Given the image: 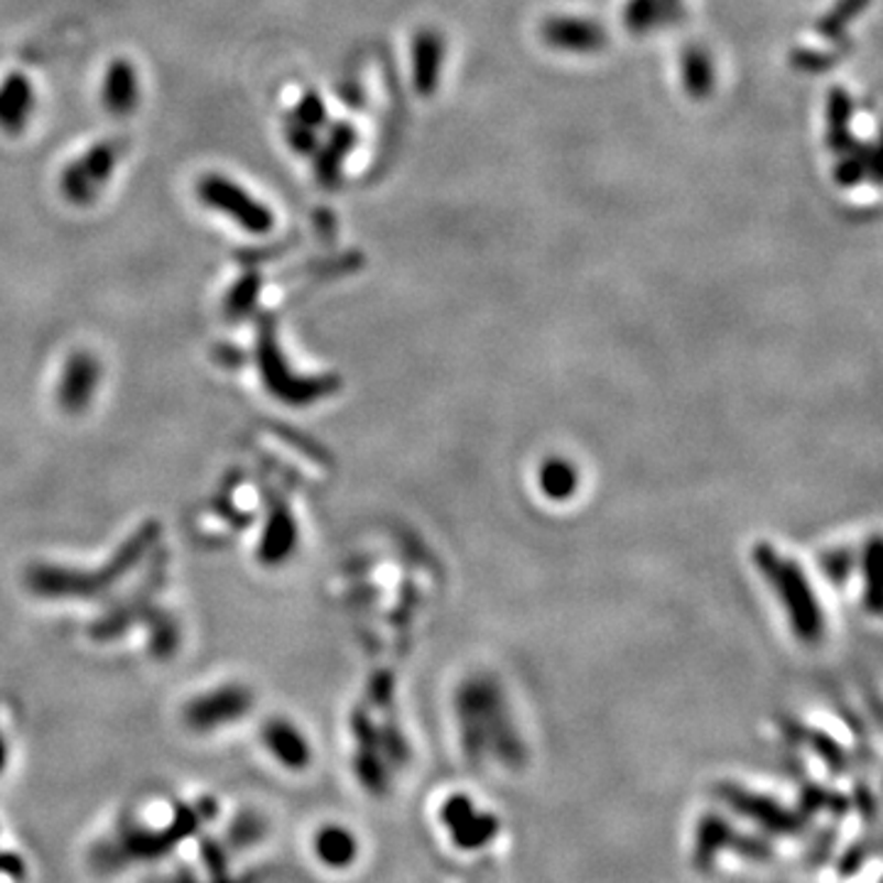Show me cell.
Here are the masks:
<instances>
[{"label":"cell","mask_w":883,"mask_h":883,"mask_svg":"<svg viewBox=\"0 0 883 883\" xmlns=\"http://www.w3.org/2000/svg\"><path fill=\"white\" fill-rule=\"evenodd\" d=\"M101 369L89 353H77L64 366L62 385H59V403L64 411H84L91 403L96 385H99Z\"/></svg>","instance_id":"30bf717a"},{"label":"cell","mask_w":883,"mask_h":883,"mask_svg":"<svg viewBox=\"0 0 883 883\" xmlns=\"http://www.w3.org/2000/svg\"><path fill=\"white\" fill-rule=\"evenodd\" d=\"M871 6V0H837V3L827 10V13L817 20V35L825 37L827 42H839L847 40L844 32L852 25V20L857 15L864 13Z\"/></svg>","instance_id":"2e32d148"},{"label":"cell","mask_w":883,"mask_h":883,"mask_svg":"<svg viewBox=\"0 0 883 883\" xmlns=\"http://www.w3.org/2000/svg\"><path fill=\"white\" fill-rule=\"evenodd\" d=\"M852 118H854V99L852 94L842 86H835L827 96V133L825 143L829 148V153H835L837 157L849 153L854 148L857 138L852 133Z\"/></svg>","instance_id":"4fadbf2b"},{"label":"cell","mask_w":883,"mask_h":883,"mask_svg":"<svg viewBox=\"0 0 883 883\" xmlns=\"http://www.w3.org/2000/svg\"><path fill=\"white\" fill-rule=\"evenodd\" d=\"M680 84L693 101H707L717 89V67L705 47L690 45L680 55Z\"/></svg>","instance_id":"9a60e30c"},{"label":"cell","mask_w":883,"mask_h":883,"mask_svg":"<svg viewBox=\"0 0 883 883\" xmlns=\"http://www.w3.org/2000/svg\"><path fill=\"white\" fill-rule=\"evenodd\" d=\"M25 874V864L23 859H18L15 854H6L0 852V876H10V879H18Z\"/></svg>","instance_id":"cb8c5ba5"},{"label":"cell","mask_w":883,"mask_h":883,"mask_svg":"<svg viewBox=\"0 0 883 883\" xmlns=\"http://www.w3.org/2000/svg\"><path fill=\"white\" fill-rule=\"evenodd\" d=\"M258 287H261V283H258V277H246L243 283H239V285L233 287L231 305H233L236 309H243V307L253 305L255 299H258Z\"/></svg>","instance_id":"7402d4cb"},{"label":"cell","mask_w":883,"mask_h":883,"mask_svg":"<svg viewBox=\"0 0 883 883\" xmlns=\"http://www.w3.org/2000/svg\"><path fill=\"white\" fill-rule=\"evenodd\" d=\"M541 40L550 50L567 52V55H597L607 50L609 32L595 18L550 15L543 20Z\"/></svg>","instance_id":"5b68a950"},{"label":"cell","mask_w":883,"mask_h":883,"mask_svg":"<svg viewBox=\"0 0 883 883\" xmlns=\"http://www.w3.org/2000/svg\"><path fill=\"white\" fill-rule=\"evenodd\" d=\"M140 103V79L128 59H116L103 79V106L113 116H128Z\"/></svg>","instance_id":"5bb4252c"},{"label":"cell","mask_w":883,"mask_h":883,"mask_svg":"<svg viewBox=\"0 0 883 883\" xmlns=\"http://www.w3.org/2000/svg\"><path fill=\"white\" fill-rule=\"evenodd\" d=\"M285 135H287V143L293 145L297 153H303V155H312L317 150V145H319V131L295 121L293 116L287 118Z\"/></svg>","instance_id":"44dd1931"},{"label":"cell","mask_w":883,"mask_h":883,"mask_svg":"<svg viewBox=\"0 0 883 883\" xmlns=\"http://www.w3.org/2000/svg\"><path fill=\"white\" fill-rule=\"evenodd\" d=\"M3 766H6V741L0 739V771H3Z\"/></svg>","instance_id":"d4e9b609"},{"label":"cell","mask_w":883,"mask_h":883,"mask_svg":"<svg viewBox=\"0 0 883 883\" xmlns=\"http://www.w3.org/2000/svg\"><path fill=\"white\" fill-rule=\"evenodd\" d=\"M543 489L547 497L565 499L575 491V469L567 467L565 461H550L543 467Z\"/></svg>","instance_id":"d6986e66"},{"label":"cell","mask_w":883,"mask_h":883,"mask_svg":"<svg viewBox=\"0 0 883 883\" xmlns=\"http://www.w3.org/2000/svg\"><path fill=\"white\" fill-rule=\"evenodd\" d=\"M621 25L635 37H643L648 35V32L658 30L661 28L658 0H626V6L621 10Z\"/></svg>","instance_id":"ac0fdd59"},{"label":"cell","mask_w":883,"mask_h":883,"mask_svg":"<svg viewBox=\"0 0 883 883\" xmlns=\"http://www.w3.org/2000/svg\"><path fill=\"white\" fill-rule=\"evenodd\" d=\"M413 89L423 99L435 96L445 69V35L435 28L417 30L413 37Z\"/></svg>","instance_id":"52a82bcc"},{"label":"cell","mask_w":883,"mask_h":883,"mask_svg":"<svg viewBox=\"0 0 883 883\" xmlns=\"http://www.w3.org/2000/svg\"><path fill=\"white\" fill-rule=\"evenodd\" d=\"M263 744L273 753V759L290 771H303L309 766L312 751L305 734L285 719L268 721L263 729Z\"/></svg>","instance_id":"8fae6325"},{"label":"cell","mask_w":883,"mask_h":883,"mask_svg":"<svg viewBox=\"0 0 883 883\" xmlns=\"http://www.w3.org/2000/svg\"><path fill=\"white\" fill-rule=\"evenodd\" d=\"M849 52H852V42L839 40L835 50H813V47H795L791 52V64L793 69L805 72V74H822L835 69L839 62H842Z\"/></svg>","instance_id":"e0dca14e"},{"label":"cell","mask_w":883,"mask_h":883,"mask_svg":"<svg viewBox=\"0 0 883 883\" xmlns=\"http://www.w3.org/2000/svg\"><path fill=\"white\" fill-rule=\"evenodd\" d=\"M661 6V28H675L685 18L683 0H658Z\"/></svg>","instance_id":"603a6c76"},{"label":"cell","mask_w":883,"mask_h":883,"mask_svg":"<svg viewBox=\"0 0 883 883\" xmlns=\"http://www.w3.org/2000/svg\"><path fill=\"white\" fill-rule=\"evenodd\" d=\"M249 709L251 693L243 690V687L226 685L221 690L192 699L185 712V721L194 731H214L221 729L224 724H231V721H239L241 717L249 715Z\"/></svg>","instance_id":"8992f818"},{"label":"cell","mask_w":883,"mask_h":883,"mask_svg":"<svg viewBox=\"0 0 883 883\" xmlns=\"http://www.w3.org/2000/svg\"><path fill=\"white\" fill-rule=\"evenodd\" d=\"M214 815V807L197 805L185 807L175 815L165 829H148V827H123L109 842L96 847L94 866L99 871H121L126 866L143 864L172 852L182 839L197 832L204 820Z\"/></svg>","instance_id":"6da1fadb"},{"label":"cell","mask_w":883,"mask_h":883,"mask_svg":"<svg viewBox=\"0 0 883 883\" xmlns=\"http://www.w3.org/2000/svg\"><path fill=\"white\" fill-rule=\"evenodd\" d=\"M315 857L319 859L321 866H327L331 871H347L359 861L361 844L359 837L351 832L349 827L344 825H325L319 827V832L315 835Z\"/></svg>","instance_id":"7c38bea8"},{"label":"cell","mask_w":883,"mask_h":883,"mask_svg":"<svg viewBox=\"0 0 883 883\" xmlns=\"http://www.w3.org/2000/svg\"><path fill=\"white\" fill-rule=\"evenodd\" d=\"M118 157H121V150H118V143H113V140L91 145L62 172L64 197L77 204V207H89L111 182L118 167Z\"/></svg>","instance_id":"277c9868"},{"label":"cell","mask_w":883,"mask_h":883,"mask_svg":"<svg viewBox=\"0 0 883 883\" xmlns=\"http://www.w3.org/2000/svg\"><path fill=\"white\" fill-rule=\"evenodd\" d=\"M437 820L447 842L459 854H481L493 847L501 835V820L489 810H481L477 800L465 793H455L439 805Z\"/></svg>","instance_id":"7a4b0ae2"},{"label":"cell","mask_w":883,"mask_h":883,"mask_svg":"<svg viewBox=\"0 0 883 883\" xmlns=\"http://www.w3.org/2000/svg\"><path fill=\"white\" fill-rule=\"evenodd\" d=\"M35 89L25 74L13 72L0 81V131L23 133L35 113Z\"/></svg>","instance_id":"ba28073f"},{"label":"cell","mask_w":883,"mask_h":883,"mask_svg":"<svg viewBox=\"0 0 883 883\" xmlns=\"http://www.w3.org/2000/svg\"><path fill=\"white\" fill-rule=\"evenodd\" d=\"M353 148H357V131L349 123H334L325 143L317 145L312 153L315 155V177L321 187L331 189L339 185L344 163Z\"/></svg>","instance_id":"9c48e42d"},{"label":"cell","mask_w":883,"mask_h":883,"mask_svg":"<svg viewBox=\"0 0 883 883\" xmlns=\"http://www.w3.org/2000/svg\"><path fill=\"white\" fill-rule=\"evenodd\" d=\"M290 116H293L295 121H299L303 126L315 128V131H319L321 126H327V106H325V101H321V96L317 91H307L303 99L297 101L295 111Z\"/></svg>","instance_id":"ffe728a7"},{"label":"cell","mask_w":883,"mask_h":883,"mask_svg":"<svg viewBox=\"0 0 883 883\" xmlns=\"http://www.w3.org/2000/svg\"><path fill=\"white\" fill-rule=\"evenodd\" d=\"M197 194L209 209L226 214L243 231L258 236L273 231L275 217L271 207L255 199L249 189H243L239 182L226 175H204L197 185Z\"/></svg>","instance_id":"3957f363"}]
</instances>
